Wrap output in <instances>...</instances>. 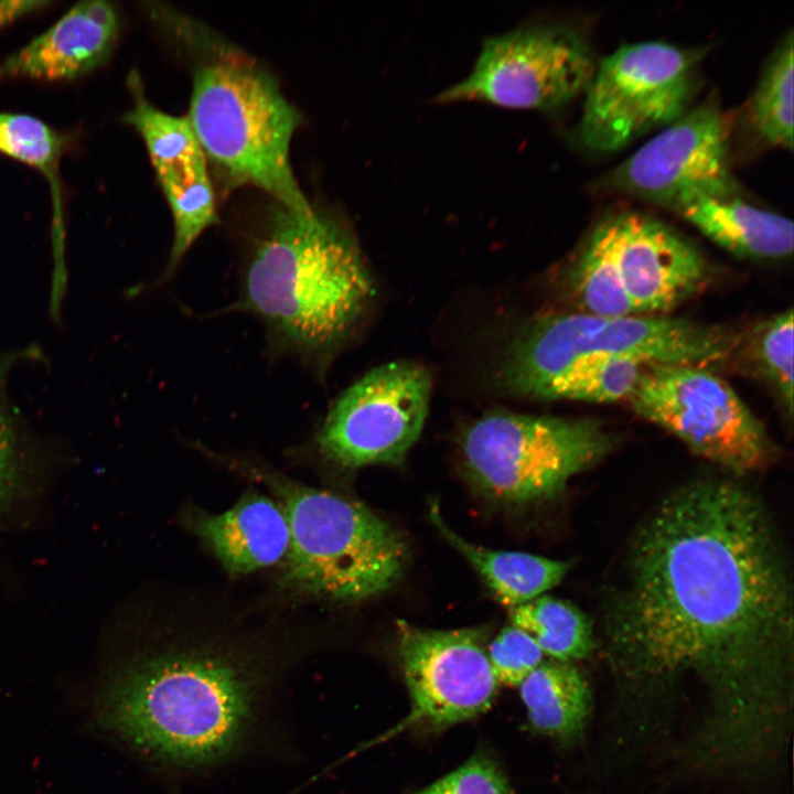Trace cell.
I'll list each match as a JSON object with an SVG mask.
<instances>
[{
    "mask_svg": "<svg viewBox=\"0 0 794 794\" xmlns=\"http://www.w3.org/2000/svg\"><path fill=\"white\" fill-rule=\"evenodd\" d=\"M607 655L626 685L696 679L713 762L747 764L785 727L792 587L768 513L731 480L701 479L666 497L635 534L605 615Z\"/></svg>",
    "mask_w": 794,
    "mask_h": 794,
    "instance_id": "cell-1",
    "label": "cell"
},
{
    "mask_svg": "<svg viewBox=\"0 0 794 794\" xmlns=\"http://www.w3.org/2000/svg\"><path fill=\"white\" fill-rule=\"evenodd\" d=\"M212 643L172 645L122 666L101 696L105 722L144 752L194 766L233 752L254 717L260 675Z\"/></svg>",
    "mask_w": 794,
    "mask_h": 794,
    "instance_id": "cell-2",
    "label": "cell"
},
{
    "mask_svg": "<svg viewBox=\"0 0 794 794\" xmlns=\"http://www.w3.org/2000/svg\"><path fill=\"white\" fill-rule=\"evenodd\" d=\"M373 282L360 249L335 221L280 206L250 251L239 309L307 361L336 345L361 316Z\"/></svg>",
    "mask_w": 794,
    "mask_h": 794,
    "instance_id": "cell-3",
    "label": "cell"
},
{
    "mask_svg": "<svg viewBox=\"0 0 794 794\" xmlns=\"http://www.w3.org/2000/svg\"><path fill=\"white\" fill-rule=\"evenodd\" d=\"M186 117L207 163L230 185L258 187L292 212L314 211L290 163L302 116L254 62L229 54L198 67Z\"/></svg>",
    "mask_w": 794,
    "mask_h": 794,
    "instance_id": "cell-4",
    "label": "cell"
},
{
    "mask_svg": "<svg viewBox=\"0 0 794 794\" xmlns=\"http://www.w3.org/2000/svg\"><path fill=\"white\" fill-rule=\"evenodd\" d=\"M254 472L276 493L290 525L289 587L345 603L379 596L400 580L408 547L388 522L360 502Z\"/></svg>",
    "mask_w": 794,
    "mask_h": 794,
    "instance_id": "cell-5",
    "label": "cell"
},
{
    "mask_svg": "<svg viewBox=\"0 0 794 794\" xmlns=\"http://www.w3.org/2000/svg\"><path fill=\"white\" fill-rule=\"evenodd\" d=\"M740 344V336L723 328L682 318L548 314L532 320L515 336L502 380L513 394L537 399L552 377L584 355L707 367L730 357Z\"/></svg>",
    "mask_w": 794,
    "mask_h": 794,
    "instance_id": "cell-6",
    "label": "cell"
},
{
    "mask_svg": "<svg viewBox=\"0 0 794 794\" xmlns=\"http://www.w3.org/2000/svg\"><path fill=\"white\" fill-rule=\"evenodd\" d=\"M611 434L593 419L486 414L460 439L464 468L489 500L528 506L561 494L569 480L613 447Z\"/></svg>",
    "mask_w": 794,
    "mask_h": 794,
    "instance_id": "cell-7",
    "label": "cell"
},
{
    "mask_svg": "<svg viewBox=\"0 0 794 794\" xmlns=\"http://www.w3.org/2000/svg\"><path fill=\"white\" fill-rule=\"evenodd\" d=\"M629 401L639 416L732 472L759 470L773 455L763 425L734 389L707 367L646 364Z\"/></svg>",
    "mask_w": 794,
    "mask_h": 794,
    "instance_id": "cell-8",
    "label": "cell"
},
{
    "mask_svg": "<svg viewBox=\"0 0 794 794\" xmlns=\"http://www.w3.org/2000/svg\"><path fill=\"white\" fill-rule=\"evenodd\" d=\"M704 51L662 41L623 44L603 57L587 88L578 136L594 152L616 151L686 110Z\"/></svg>",
    "mask_w": 794,
    "mask_h": 794,
    "instance_id": "cell-9",
    "label": "cell"
},
{
    "mask_svg": "<svg viewBox=\"0 0 794 794\" xmlns=\"http://www.w3.org/2000/svg\"><path fill=\"white\" fill-rule=\"evenodd\" d=\"M590 45L562 24H532L487 37L471 72L437 96L549 110L586 90L596 71Z\"/></svg>",
    "mask_w": 794,
    "mask_h": 794,
    "instance_id": "cell-10",
    "label": "cell"
},
{
    "mask_svg": "<svg viewBox=\"0 0 794 794\" xmlns=\"http://www.w3.org/2000/svg\"><path fill=\"white\" fill-rule=\"evenodd\" d=\"M430 391V376L416 363L369 371L329 410L315 438L320 454L344 469L400 464L421 434Z\"/></svg>",
    "mask_w": 794,
    "mask_h": 794,
    "instance_id": "cell-11",
    "label": "cell"
},
{
    "mask_svg": "<svg viewBox=\"0 0 794 794\" xmlns=\"http://www.w3.org/2000/svg\"><path fill=\"white\" fill-rule=\"evenodd\" d=\"M396 632L410 711L385 738L414 727L443 729L490 708L498 683L486 627L433 630L397 620Z\"/></svg>",
    "mask_w": 794,
    "mask_h": 794,
    "instance_id": "cell-12",
    "label": "cell"
},
{
    "mask_svg": "<svg viewBox=\"0 0 794 794\" xmlns=\"http://www.w3.org/2000/svg\"><path fill=\"white\" fill-rule=\"evenodd\" d=\"M728 126L720 108L704 103L640 147L611 173L623 192L664 205L690 191L737 190L728 167Z\"/></svg>",
    "mask_w": 794,
    "mask_h": 794,
    "instance_id": "cell-13",
    "label": "cell"
},
{
    "mask_svg": "<svg viewBox=\"0 0 794 794\" xmlns=\"http://www.w3.org/2000/svg\"><path fill=\"white\" fill-rule=\"evenodd\" d=\"M601 223L636 314L667 311L705 285L702 256L663 222L623 211Z\"/></svg>",
    "mask_w": 794,
    "mask_h": 794,
    "instance_id": "cell-14",
    "label": "cell"
},
{
    "mask_svg": "<svg viewBox=\"0 0 794 794\" xmlns=\"http://www.w3.org/2000/svg\"><path fill=\"white\" fill-rule=\"evenodd\" d=\"M118 32L119 17L110 2H78L45 32L3 60L0 79L79 77L107 61Z\"/></svg>",
    "mask_w": 794,
    "mask_h": 794,
    "instance_id": "cell-15",
    "label": "cell"
},
{
    "mask_svg": "<svg viewBox=\"0 0 794 794\" xmlns=\"http://www.w3.org/2000/svg\"><path fill=\"white\" fill-rule=\"evenodd\" d=\"M729 253L757 260H779L793 253V223L744 201L737 190L690 191L667 205Z\"/></svg>",
    "mask_w": 794,
    "mask_h": 794,
    "instance_id": "cell-16",
    "label": "cell"
},
{
    "mask_svg": "<svg viewBox=\"0 0 794 794\" xmlns=\"http://www.w3.org/2000/svg\"><path fill=\"white\" fill-rule=\"evenodd\" d=\"M193 528L230 573H248L286 559L291 530L285 511L271 498L249 492L228 511L200 513Z\"/></svg>",
    "mask_w": 794,
    "mask_h": 794,
    "instance_id": "cell-17",
    "label": "cell"
},
{
    "mask_svg": "<svg viewBox=\"0 0 794 794\" xmlns=\"http://www.w3.org/2000/svg\"><path fill=\"white\" fill-rule=\"evenodd\" d=\"M429 519L478 571L496 599L509 609L543 596L557 586L570 568V562L564 560L471 544L443 522L436 502L430 503Z\"/></svg>",
    "mask_w": 794,
    "mask_h": 794,
    "instance_id": "cell-18",
    "label": "cell"
},
{
    "mask_svg": "<svg viewBox=\"0 0 794 794\" xmlns=\"http://www.w3.org/2000/svg\"><path fill=\"white\" fill-rule=\"evenodd\" d=\"M521 699L530 727L564 743L584 730L590 707L589 686L571 662H541L521 684Z\"/></svg>",
    "mask_w": 794,
    "mask_h": 794,
    "instance_id": "cell-19",
    "label": "cell"
},
{
    "mask_svg": "<svg viewBox=\"0 0 794 794\" xmlns=\"http://www.w3.org/2000/svg\"><path fill=\"white\" fill-rule=\"evenodd\" d=\"M127 79L133 105L124 114L122 120L142 138L157 178L208 171L206 157L189 118L167 114L149 103L137 72H131Z\"/></svg>",
    "mask_w": 794,
    "mask_h": 794,
    "instance_id": "cell-20",
    "label": "cell"
},
{
    "mask_svg": "<svg viewBox=\"0 0 794 794\" xmlns=\"http://www.w3.org/2000/svg\"><path fill=\"white\" fill-rule=\"evenodd\" d=\"M509 619L551 659L572 663L587 657L594 647L589 619L568 601L543 594L512 608Z\"/></svg>",
    "mask_w": 794,
    "mask_h": 794,
    "instance_id": "cell-21",
    "label": "cell"
},
{
    "mask_svg": "<svg viewBox=\"0 0 794 794\" xmlns=\"http://www.w3.org/2000/svg\"><path fill=\"white\" fill-rule=\"evenodd\" d=\"M644 364L610 355L578 357L552 377L537 399H568L587 403H614L629 399Z\"/></svg>",
    "mask_w": 794,
    "mask_h": 794,
    "instance_id": "cell-22",
    "label": "cell"
},
{
    "mask_svg": "<svg viewBox=\"0 0 794 794\" xmlns=\"http://www.w3.org/2000/svg\"><path fill=\"white\" fill-rule=\"evenodd\" d=\"M793 32L768 58L750 103V121L769 144L793 148Z\"/></svg>",
    "mask_w": 794,
    "mask_h": 794,
    "instance_id": "cell-23",
    "label": "cell"
},
{
    "mask_svg": "<svg viewBox=\"0 0 794 794\" xmlns=\"http://www.w3.org/2000/svg\"><path fill=\"white\" fill-rule=\"evenodd\" d=\"M572 290L584 313L614 318L636 314L600 222L572 271Z\"/></svg>",
    "mask_w": 794,
    "mask_h": 794,
    "instance_id": "cell-24",
    "label": "cell"
},
{
    "mask_svg": "<svg viewBox=\"0 0 794 794\" xmlns=\"http://www.w3.org/2000/svg\"><path fill=\"white\" fill-rule=\"evenodd\" d=\"M169 204L174 235L169 260L161 279L170 278L179 264L202 235L217 222L215 194L210 173L160 180Z\"/></svg>",
    "mask_w": 794,
    "mask_h": 794,
    "instance_id": "cell-25",
    "label": "cell"
},
{
    "mask_svg": "<svg viewBox=\"0 0 794 794\" xmlns=\"http://www.w3.org/2000/svg\"><path fill=\"white\" fill-rule=\"evenodd\" d=\"M64 138L41 119L13 112H0V152L23 162L50 181L54 201L61 198L58 163Z\"/></svg>",
    "mask_w": 794,
    "mask_h": 794,
    "instance_id": "cell-26",
    "label": "cell"
},
{
    "mask_svg": "<svg viewBox=\"0 0 794 794\" xmlns=\"http://www.w3.org/2000/svg\"><path fill=\"white\" fill-rule=\"evenodd\" d=\"M793 310L783 311L758 325L750 353L791 417L793 414Z\"/></svg>",
    "mask_w": 794,
    "mask_h": 794,
    "instance_id": "cell-27",
    "label": "cell"
},
{
    "mask_svg": "<svg viewBox=\"0 0 794 794\" xmlns=\"http://www.w3.org/2000/svg\"><path fill=\"white\" fill-rule=\"evenodd\" d=\"M486 654L497 683L507 686H519L544 658L535 640L513 624L496 634Z\"/></svg>",
    "mask_w": 794,
    "mask_h": 794,
    "instance_id": "cell-28",
    "label": "cell"
},
{
    "mask_svg": "<svg viewBox=\"0 0 794 794\" xmlns=\"http://www.w3.org/2000/svg\"><path fill=\"white\" fill-rule=\"evenodd\" d=\"M412 794H512V791L500 765L486 754L479 753Z\"/></svg>",
    "mask_w": 794,
    "mask_h": 794,
    "instance_id": "cell-29",
    "label": "cell"
},
{
    "mask_svg": "<svg viewBox=\"0 0 794 794\" xmlns=\"http://www.w3.org/2000/svg\"><path fill=\"white\" fill-rule=\"evenodd\" d=\"M10 364V360L0 363V507L13 495L19 478L14 432L2 398L3 383Z\"/></svg>",
    "mask_w": 794,
    "mask_h": 794,
    "instance_id": "cell-30",
    "label": "cell"
},
{
    "mask_svg": "<svg viewBox=\"0 0 794 794\" xmlns=\"http://www.w3.org/2000/svg\"><path fill=\"white\" fill-rule=\"evenodd\" d=\"M50 1L30 0H1L0 1V29L12 23L14 20L30 12L39 10Z\"/></svg>",
    "mask_w": 794,
    "mask_h": 794,
    "instance_id": "cell-31",
    "label": "cell"
}]
</instances>
